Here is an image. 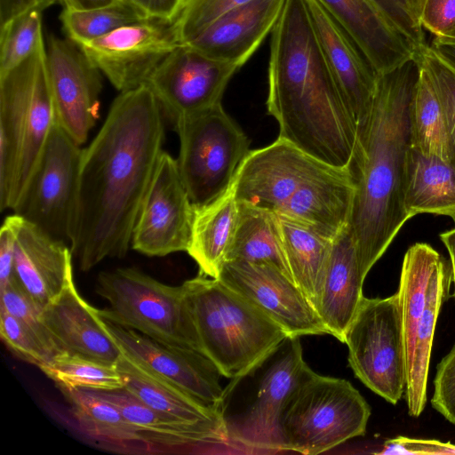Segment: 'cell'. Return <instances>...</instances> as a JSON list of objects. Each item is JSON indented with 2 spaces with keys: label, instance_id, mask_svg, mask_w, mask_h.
<instances>
[{
  "label": "cell",
  "instance_id": "e0dca14e",
  "mask_svg": "<svg viewBox=\"0 0 455 455\" xmlns=\"http://www.w3.org/2000/svg\"><path fill=\"white\" fill-rule=\"evenodd\" d=\"M326 164L278 137L250 150L234 180L236 199L280 212L300 185Z\"/></svg>",
  "mask_w": 455,
  "mask_h": 455
},
{
  "label": "cell",
  "instance_id": "ac0fdd59",
  "mask_svg": "<svg viewBox=\"0 0 455 455\" xmlns=\"http://www.w3.org/2000/svg\"><path fill=\"white\" fill-rule=\"evenodd\" d=\"M263 372L255 400L233 438L251 449L281 451L280 422L291 395L310 367L303 358L299 337L287 338Z\"/></svg>",
  "mask_w": 455,
  "mask_h": 455
},
{
  "label": "cell",
  "instance_id": "f546056e",
  "mask_svg": "<svg viewBox=\"0 0 455 455\" xmlns=\"http://www.w3.org/2000/svg\"><path fill=\"white\" fill-rule=\"evenodd\" d=\"M451 267L441 255L433 269L427 302L416 331L413 349L406 363L405 395L408 412L419 417L427 403V376L437 318L449 295Z\"/></svg>",
  "mask_w": 455,
  "mask_h": 455
},
{
  "label": "cell",
  "instance_id": "f907efd6",
  "mask_svg": "<svg viewBox=\"0 0 455 455\" xmlns=\"http://www.w3.org/2000/svg\"><path fill=\"white\" fill-rule=\"evenodd\" d=\"M440 239L445 245L451 257V267L452 272L455 298V228L440 234Z\"/></svg>",
  "mask_w": 455,
  "mask_h": 455
},
{
  "label": "cell",
  "instance_id": "8d00e7d4",
  "mask_svg": "<svg viewBox=\"0 0 455 455\" xmlns=\"http://www.w3.org/2000/svg\"><path fill=\"white\" fill-rule=\"evenodd\" d=\"M42 12L31 9L0 28V75L19 66L44 43Z\"/></svg>",
  "mask_w": 455,
  "mask_h": 455
},
{
  "label": "cell",
  "instance_id": "7402d4cb",
  "mask_svg": "<svg viewBox=\"0 0 455 455\" xmlns=\"http://www.w3.org/2000/svg\"><path fill=\"white\" fill-rule=\"evenodd\" d=\"M356 44L378 75L413 58L416 45L371 0H317Z\"/></svg>",
  "mask_w": 455,
  "mask_h": 455
},
{
  "label": "cell",
  "instance_id": "f35d334b",
  "mask_svg": "<svg viewBox=\"0 0 455 455\" xmlns=\"http://www.w3.org/2000/svg\"><path fill=\"white\" fill-rule=\"evenodd\" d=\"M251 0H184L174 19L180 44H186L216 20Z\"/></svg>",
  "mask_w": 455,
  "mask_h": 455
},
{
  "label": "cell",
  "instance_id": "3957f363",
  "mask_svg": "<svg viewBox=\"0 0 455 455\" xmlns=\"http://www.w3.org/2000/svg\"><path fill=\"white\" fill-rule=\"evenodd\" d=\"M419 73L414 55L379 74L370 115L357 125L349 165L355 192L347 228L365 276L409 220L404 191L410 108Z\"/></svg>",
  "mask_w": 455,
  "mask_h": 455
},
{
  "label": "cell",
  "instance_id": "30bf717a",
  "mask_svg": "<svg viewBox=\"0 0 455 455\" xmlns=\"http://www.w3.org/2000/svg\"><path fill=\"white\" fill-rule=\"evenodd\" d=\"M82 150L55 122L36 172L14 211L51 236L68 243Z\"/></svg>",
  "mask_w": 455,
  "mask_h": 455
},
{
  "label": "cell",
  "instance_id": "4fadbf2b",
  "mask_svg": "<svg viewBox=\"0 0 455 455\" xmlns=\"http://www.w3.org/2000/svg\"><path fill=\"white\" fill-rule=\"evenodd\" d=\"M241 68L181 44L163 60L146 84L174 123L221 104L228 84Z\"/></svg>",
  "mask_w": 455,
  "mask_h": 455
},
{
  "label": "cell",
  "instance_id": "7bdbcfd3",
  "mask_svg": "<svg viewBox=\"0 0 455 455\" xmlns=\"http://www.w3.org/2000/svg\"><path fill=\"white\" fill-rule=\"evenodd\" d=\"M418 48L427 44L412 0H371Z\"/></svg>",
  "mask_w": 455,
  "mask_h": 455
},
{
  "label": "cell",
  "instance_id": "2e32d148",
  "mask_svg": "<svg viewBox=\"0 0 455 455\" xmlns=\"http://www.w3.org/2000/svg\"><path fill=\"white\" fill-rule=\"evenodd\" d=\"M104 323L122 353L132 362L202 403L220 407L225 397V391L220 383L222 375L205 355L196 350L163 344L107 320Z\"/></svg>",
  "mask_w": 455,
  "mask_h": 455
},
{
  "label": "cell",
  "instance_id": "7c38bea8",
  "mask_svg": "<svg viewBox=\"0 0 455 455\" xmlns=\"http://www.w3.org/2000/svg\"><path fill=\"white\" fill-rule=\"evenodd\" d=\"M194 213L177 160L163 151L138 214L132 247L150 257L187 251Z\"/></svg>",
  "mask_w": 455,
  "mask_h": 455
},
{
  "label": "cell",
  "instance_id": "7a4b0ae2",
  "mask_svg": "<svg viewBox=\"0 0 455 455\" xmlns=\"http://www.w3.org/2000/svg\"><path fill=\"white\" fill-rule=\"evenodd\" d=\"M267 107L279 138L327 164L350 165L357 121L326 64L305 0H285L271 32Z\"/></svg>",
  "mask_w": 455,
  "mask_h": 455
},
{
  "label": "cell",
  "instance_id": "f1b7e54d",
  "mask_svg": "<svg viewBox=\"0 0 455 455\" xmlns=\"http://www.w3.org/2000/svg\"><path fill=\"white\" fill-rule=\"evenodd\" d=\"M238 210L234 180L216 199L195 206L187 252L198 265L200 274L212 278L219 276L234 237Z\"/></svg>",
  "mask_w": 455,
  "mask_h": 455
},
{
  "label": "cell",
  "instance_id": "9c48e42d",
  "mask_svg": "<svg viewBox=\"0 0 455 455\" xmlns=\"http://www.w3.org/2000/svg\"><path fill=\"white\" fill-rule=\"evenodd\" d=\"M348 363L356 378L395 404L406 387V350L398 292L363 296L346 332Z\"/></svg>",
  "mask_w": 455,
  "mask_h": 455
},
{
  "label": "cell",
  "instance_id": "5b68a950",
  "mask_svg": "<svg viewBox=\"0 0 455 455\" xmlns=\"http://www.w3.org/2000/svg\"><path fill=\"white\" fill-rule=\"evenodd\" d=\"M208 277L199 273L183 283L202 349L223 377L240 379L289 336L248 299Z\"/></svg>",
  "mask_w": 455,
  "mask_h": 455
},
{
  "label": "cell",
  "instance_id": "9a60e30c",
  "mask_svg": "<svg viewBox=\"0 0 455 455\" xmlns=\"http://www.w3.org/2000/svg\"><path fill=\"white\" fill-rule=\"evenodd\" d=\"M217 279L251 301L289 338L328 334L305 294L273 265L227 261Z\"/></svg>",
  "mask_w": 455,
  "mask_h": 455
},
{
  "label": "cell",
  "instance_id": "44dd1931",
  "mask_svg": "<svg viewBox=\"0 0 455 455\" xmlns=\"http://www.w3.org/2000/svg\"><path fill=\"white\" fill-rule=\"evenodd\" d=\"M41 320L60 353L116 365L123 353L104 320L77 291L74 279L41 312Z\"/></svg>",
  "mask_w": 455,
  "mask_h": 455
},
{
  "label": "cell",
  "instance_id": "484cf974",
  "mask_svg": "<svg viewBox=\"0 0 455 455\" xmlns=\"http://www.w3.org/2000/svg\"><path fill=\"white\" fill-rule=\"evenodd\" d=\"M116 365L124 379V388L151 409L184 423L212 428L230 436L219 407L202 403L124 354Z\"/></svg>",
  "mask_w": 455,
  "mask_h": 455
},
{
  "label": "cell",
  "instance_id": "b9f144b4",
  "mask_svg": "<svg viewBox=\"0 0 455 455\" xmlns=\"http://www.w3.org/2000/svg\"><path fill=\"white\" fill-rule=\"evenodd\" d=\"M432 407L455 425V345L437 365Z\"/></svg>",
  "mask_w": 455,
  "mask_h": 455
},
{
  "label": "cell",
  "instance_id": "52a82bcc",
  "mask_svg": "<svg viewBox=\"0 0 455 455\" xmlns=\"http://www.w3.org/2000/svg\"><path fill=\"white\" fill-rule=\"evenodd\" d=\"M96 292L109 304L97 309L102 319L204 354L183 283L168 285L137 268L122 267L100 273Z\"/></svg>",
  "mask_w": 455,
  "mask_h": 455
},
{
  "label": "cell",
  "instance_id": "7dc6e473",
  "mask_svg": "<svg viewBox=\"0 0 455 455\" xmlns=\"http://www.w3.org/2000/svg\"><path fill=\"white\" fill-rule=\"evenodd\" d=\"M149 18L174 20L184 0H127Z\"/></svg>",
  "mask_w": 455,
  "mask_h": 455
},
{
  "label": "cell",
  "instance_id": "cb8c5ba5",
  "mask_svg": "<svg viewBox=\"0 0 455 455\" xmlns=\"http://www.w3.org/2000/svg\"><path fill=\"white\" fill-rule=\"evenodd\" d=\"M355 183L349 167L326 164L296 190L280 212L335 239L348 225Z\"/></svg>",
  "mask_w": 455,
  "mask_h": 455
},
{
  "label": "cell",
  "instance_id": "db71d44e",
  "mask_svg": "<svg viewBox=\"0 0 455 455\" xmlns=\"http://www.w3.org/2000/svg\"><path fill=\"white\" fill-rule=\"evenodd\" d=\"M447 36L455 37V28L450 32Z\"/></svg>",
  "mask_w": 455,
  "mask_h": 455
},
{
  "label": "cell",
  "instance_id": "603a6c76",
  "mask_svg": "<svg viewBox=\"0 0 455 455\" xmlns=\"http://www.w3.org/2000/svg\"><path fill=\"white\" fill-rule=\"evenodd\" d=\"M285 0H251L225 13L186 44L203 54L243 67L274 29Z\"/></svg>",
  "mask_w": 455,
  "mask_h": 455
},
{
  "label": "cell",
  "instance_id": "f5cc1de1",
  "mask_svg": "<svg viewBox=\"0 0 455 455\" xmlns=\"http://www.w3.org/2000/svg\"><path fill=\"white\" fill-rule=\"evenodd\" d=\"M412 3L415 7L416 12L419 16V15H420L423 4L425 3V0H412Z\"/></svg>",
  "mask_w": 455,
  "mask_h": 455
},
{
  "label": "cell",
  "instance_id": "836d02e7",
  "mask_svg": "<svg viewBox=\"0 0 455 455\" xmlns=\"http://www.w3.org/2000/svg\"><path fill=\"white\" fill-rule=\"evenodd\" d=\"M410 124L411 148L425 156H437L448 162V141L443 108L421 66L411 102Z\"/></svg>",
  "mask_w": 455,
  "mask_h": 455
},
{
  "label": "cell",
  "instance_id": "f6af8a7d",
  "mask_svg": "<svg viewBox=\"0 0 455 455\" xmlns=\"http://www.w3.org/2000/svg\"><path fill=\"white\" fill-rule=\"evenodd\" d=\"M381 454H455V444L404 436L388 440Z\"/></svg>",
  "mask_w": 455,
  "mask_h": 455
},
{
  "label": "cell",
  "instance_id": "74e56055",
  "mask_svg": "<svg viewBox=\"0 0 455 455\" xmlns=\"http://www.w3.org/2000/svg\"><path fill=\"white\" fill-rule=\"evenodd\" d=\"M415 57L427 74L442 106L448 141V163L455 168V70L428 44L419 46Z\"/></svg>",
  "mask_w": 455,
  "mask_h": 455
},
{
  "label": "cell",
  "instance_id": "ee69618b",
  "mask_svg": "<svg viewBox=\"0 0 455 455\" xmlns=\"http://www.w3.org/2000/svg\"><path fill=\"white\" fill-rule=\"evenodd\" d=\"M419 21L434 36H447L455 28V0H425Z\"/></svg>",
  "mask_w": 455,
  "mask_h": 455
},
{
  "label": "cell",
  "instance_id": "60d3db41",
  "mask_svg": "<svg viewBox=\"0 0 455 455\" xmlns=\"http://www.w3.org/2000/svg\"><path fill=\"white\" fill-rule=\"evenodd\" d=\"M0 300L1 308L29 326L54 355L60 353L41 320L42 310L21 288L15 273L11 280L0 288Z\"/></svg>",
  "mask_w": 455,
  "mask_h": 455
},
{
  "label": "cell",
  "instance_id": "4dcf8cb0",
  "mask_svg": "<svg viewBox=\"0 0 455 455\" xmlns=\"http://www.w3.org/2000/svg\"><path fill=\"white\" fill-rule=\"evenodd\" d=\"M404 208L409 219L432 213L450 217L455 222V168L437 156H425L411 148Z\"/></svg>",
  "mask_w": 455,
  "mask_h": 455
},
{
  "label": "cell",
  "instance_id": "c3c4849f",
  "mask_svg": "<svg viewBox=\"0 0 455 455\" xmlns=\"http://www.w3.org/2000/svg\"><path fill=\"white\" fill-rule=\"evenodd\" d=\"M57 0H0V28L34 8L44 10Z\"/></svg>",
  "mask_w": 455,
  "mask_h": 455
},
{
  "label": "cell",
  "instance_id": "e575fe53",
  "mask_svg": "<svg viewBox=\"0 0 455 455\" xmlns=\"http://www.w3.org/2000/svg\"><path fill=\"white\" fill-rule=\"evenodd\" d=\"M60 19L68 38L79 44L150 18L127 0H113L93 8H64Z\"/></svg>",
  "mask_w": 455,
  "mask_h": 455
},
{
  "label": "cell",
  "instance_id": "ab89813d",
  "mask_svg": "<svg viewBox=\"0 0 455 455\" xmlns=\"http://www.w3.org/2000/svg\"><path fill=\"white\" fill-rule=\"evenodd\" d=\"M0 337L13 355L39 369L55 355L29 326L1 307Z\"/></svg>",
  "mask_w": 455,
  "mask_h": 455
},
{
  "label": "cell",
  "instance_id": "bcb514c9",
  "mask_svg": "<svg viewBox=\"0 0 455 455\" xmlns=\"http://www.w3.org/2000/svg\"><path fill=\"white\" fill-rule=\"evenodd\" d=\"M13 275V234L9 224L4 220L0 229V288H3Z\"/></svg>",
  "mask_w": 455,
  "mask_h": 455
},
{
  "label": "cell",
  "instance_id": "83f0119b",
  "mask_svg": "<svg viewBox=\"0 0 455 455\" xmlns=\"http://www.w3.org/2000/svg\"><path fill=\"white\" fill-rule=\"evenodd\" d=\"M79 429L108 450L130 454L154 453L145 437L116 406L92 389L60 388Z\"/></svg>",
  "mask_w": 455,
  "mask_h": 455
},
{
  "label": "cell",
  "instance_id": "1f68e13d",
  "mask_svg": "<svg viewBox=\"0 0 455 455\" xmlns=\"http://www.w3.org/2000/svg\"><path fill=\"white\" fill-rule=\"evenodd\" d=\"M276 214L291 276L316 310L318 292L334 239L293 217Z\"/></svg>",
  "mask_w": 455,
  "mask_h": 455
},
{
  "label": "cell",
  "instance_id": "d590c367",
  "mask_svg": "<svg viewBox=\"0 0 455 455\" xmlns=\"http://www.w3.org/2000/svg\"><path fill=\"white\" fill-rule=\"evenodd\" d=\"M40 370L53 380L59 388L115 390L124 387V379L116 365L66 352L56 354Z\"/></svg>",
  "mask_w": 455,
  "mask_h": 455
},
{
  "label": "cell",
  "instance_id": "681fc988",
  "mask_svg": "<svg viewBox=\"0 0 455 455\" xmlns=\"http://www.w3.org/2000/svg\"><path fill=\"white\" fill-rule=\"evenodd\" d=\"M429 45L441 59L455 70V37L434 36Z\"/></svg>",
  "mask_w": 455,
  "mask_h": 455
},
{
  "label": "cell",
  "instance_id": "6da1fadb",
  "mask_svg": "<svg viewBox=\"0 0 455 455\" xmlns=\"http://www.w3.org/2000/svg\"><path fill=\"white\" fill-rule=\"evenodd\" d=\"M164 111L148 85L121 92L82 150L70 249L82 271L124 258L164 140Z\"/></svg>",
  "mask_w": 455,
  "mask_h": 455
},
{
  "label": "cell",
  "instance_id": "ffe728a7",
  "mask_svg": "<svg viewBox=\"0 0 455 455\" xmlns=\"http://www.w3.org/2000/svg\"><path fill=\"white\" fill-rule=\"evenodd\" d=\"M305 2L326 64L358 125L370 115L379 75L317 0Z\"/></svg>",
  "mask_w": 455,
  "mask_h": 455
},
{
  "label": "cell",
  "instance_id": "5bb4252c",
  "mask_svg": "<svg viewBox=\"0 0 455 455\" xmlns=\"http://www.w3.org/2000/svg\"><path fill=\"white\" fill-rule=\"evenodd\" d=\"M47 68L56 123L80 146L99 118V68L69 38L49 40Z\"/></svg>",
  "mask_w": 455,
  "mask_h": 455
},
{
  "label": "cell",
  "instance_id": "ba28073f",
  "mask_svg": "<svg viewBox=\"0 0 455 455\" xmlns=\"http://www.w3.org/2000/svg\"><path fill=\"white\" fill-rule=\"evenodd\" d=\"M180 138V177L194 206L206 204L232 184L250 141L221 104L174 122Z\"/></svg>",
  "mask_w": 455,
  "mask_h": 455
},
{
  "label": "cell",
  "instance_id": "8fae6325",
  "mask_svg": "<svg viewBox=\"0 0 455 455\" xmlns=\"http://www.w3.org/2000/svg\"><path fill=\"white\" fill-rule=\"evenodd\" d=\"M180 44L174 20L150 18L78 45L109 82L124 92L146 84Z\"/></svg>",
  "mask_w": 455,
  "mask_h": 455
},
{
  "label": "cell",
  "instance_id": "d6986e66",
  "mask_svg": "<svg viewBox=\"0 0 455 455\" xmlns=\"http://www.w3.org/2000/svg\"><path fill=\"white\" fill-rule=\"evenodd\" d=\"M4 220L13 234L15 276L43 310L73 279L71 249L19 214Z\"/></svg>",
  "mask_w": 455,
  "mask_h": 455
},
{
  "label": "cell",
  "instance_id": "d6a6232c",
  "mask_svg": "<svg viewBox=\"0 0 455 455\" xmlns=\"http://www.w3.org/2000/svg\"><path fill=\"white\" fill-rule=\"evenodd\" d=\"M238 204L236 227L226 262L270 264L291 278L277 214L246 203L238 202Z\"/></svg>",
  "mask_w": 455,
  "mask_h": 455
},
{
  "label": "cell",
  "instance_id": "816d5d0a",
  "mask_svg": "<svg viewBox=\"0 0 455 455\" xmlns=\"http://www.w3.org/2000/svg\"><path fill=\"white\" fill-rule=\"evenodd\" d=\"M65 8L87 9L107 4L113 0H60Z\"/></svg>",
  "mask_w": 455,
  "mask_h": 455
},
{
  "label": "cell",
  "instance_id": "4316f807",
  "mask_svg": "<svg viewBox=\"0 0 455 455\" xmlns=\"http://www.w3.org/2000/svg\"><path fill=\"white\" fill-rule=\"evenodd\" d=\"M122 412L124 418L145 437L154 453L187 445L226 443L230 436L212 428L195 426L160 413L125 388L93 390Z\"/></svg>",
  "mask_w": 455,
  "mask_h": 455
},
{
  "label": "cell",
  "instance_id": "8992f818",
  "mask_svg": "<svg viewBox=\"0 0 455 455\" xmlns=\"http://www.w3.org/2000/svg\"><path fill=\"white\" fill-rule=\"evenodd\" d=\"M371 407L347 379L307 371L282 414L281 451L316 455L366 432Z\"/></svg>",
  "mask_w": 455,
  "mask_h": 455
},
{
  "label": "cell",
  "instance_id": "277c9868",
  "mask_svg": "<svg viewBox=\"0 0 455 455\" xmlns=\"http://www.w3.org/2000/svg\"><path fill=\"white\" fill-rule=\"evenodd\" d=\"M55 109L44 43L19 66L0 75V209L20 205L53 124Z\"/></svg>",
  "mask_w": 455,
  "mask_h": 455
},
{
  "label": "cell",
  "instance_id": "d4e9b609",
  "mask_svg": "<svg viewBox=\"0 0 455 455\" xmlns=\"http://www.w3.org/2000/svg\"><path fill=\"white\" fill-rule=\"evenodd\" d=\"M365 277L347 227L333 240L316 305L327 333L340 342L344 343L346 332L363 298Z\"/></svg>",
  "mask_w": 455,
  "mask_h": 455
}]
</instances>
